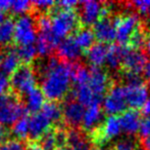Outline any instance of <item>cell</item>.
<instances>
[{
    "label": "cell",
    "mask_w": 150,
    "mask_h": 150,
    "mask_svg": "<svg viewBox=\"0 0 150 150\" xmlns=\"http://www.w3.org/2000/svg\"><path fill=\"white\" fill-rule=\"evenodd\" d=\"M75 68V65L60 62L55 57L44 59L38 65V73L45 98L52 102L64 98L71 88Z\"/></svg>",
    "instance_id": "cell-1"
},
{
    "label": "cell",
    "mask_w": 150,
    "mask_h": 150,
    "mask_svg": "<svg viewBox=\"0 0 150 150\" xmlns=\"http://www.w3.org/2000/svg\"><path fill=\"white\" fill-rule=\"evenodd\" d=\"M50 21L52 34L60 42L77 29L79 25V16L74 9L54 7Z\"/></svg>",
    "instance_id": "cell-2"
},
{
    "label": "cell",
    "mask_w": 150,
    "mask_h": 150,
    "mask_svg": "<svg viewBox=\"0 0 150 150\" xmlns=\"http://www.w3.org/2000/svg\"><path fill=\"white\" fill-rule=\"evenodd\" d=\"M126 85L124 86L125 98L127 105L135 109L142 108L143 105L149 100V90L146 84L141 79L140 75L127 74Z\"/></svg>",
    "instance_id": "cell-3"
},
{
    "label": "cell",
    "mask_w": 150,
    "mask_h": 150,
    "mask_svg": "<svg viewBox=\"0 0 150 150\" xmlns=\"http://www.w3.org/2000/svg\"><path fill=\"white\" fill-rule=\"evenodd\" d=\"M26 108L14 93L0 95V124L13 126L20 118L26 116Z\"/></svg>",
    "instance_id": "cell-4"
},
{
    "label": "cell",
    "mask_w": 150,
    "mask_h": 150,
    "mask_svg": "<svg viewBox=\"0 0 150 150\" xmlns=\"http://www.w3.org/2000/svg\"><path fill=\"white\" fill-rule=\"evenodd\" d=\"M37 84V76L35 69L30 64L20 65L18 69L10 76V88L16 95L26 96L34 90Z\"/></svg>",
    "instance_id": "cell-5"
},
{
    "label": "cell",
    "mask_w": 150,
    "mask_h": 150,
    "mask_svg": "<svg viewBox=\"0 0 150 150\" xmlns=\"http://www.w3.org/2000/svg\"><path fill=\"white\" fill-rule=\"evenodd\" d=\"M37 22L30 14L20 16L14 22L13 40L20 45L34 44L37 40Z\"/></svg>",
    "instance_id": "cell-6"
},
{
    "label": "cell",
    "mask_w": 150,
    "mask_h": 150,
    "mask_svg": "<svg viewBox=\"0 0 150 150\" xmlns=\"http://www.w3.org/2000/svg\"><path fill=\"white\" fill-rule=\"evenodd\" d=\"M115 26V39L120 45L129 43L135 31L140 28L139 17L135 14H124L113 19Z\"/></svg>",
    "instance_id": "cell-7"
},
{
    "label": "cell",
    "mask_w": 150,
    "mask_h": 150,
    "mask_svg": "<svg viewBox=\"0 0 150 150\" xmlns=\"http://www.w3.org/2000/svg\"><path fill=\"white\" fill-rule=\"evenodd\" d=\"M80 17L81 22L86 26L94 25L101 18L108 17L110 8L106 5H103L101 2L95 0H87V1L80 2Z\"/></svg>",
    "instance_id": "cell-8"
},
{
    "label": "cell",
    "mask_w": 150,
    "mask_h": 150,
    "mask_svg": "<svg viewBox=\"0 0 150 150\" xmlns=\"http://www.w3.org/2000/svg\"><path fill=\"white\" fill-rule=\"evenodd\" d=\"M103 110L108 115L122 114L127 110V102L125 98L124 86L115 85L108 90V93L105 95L102 100Z\"/></svg>",
    "instance_id": "cell-9"
},
{
    "label": "cell",
    "mask_w": 150,
    "mask_h": 150,
    "mask_svg": "<svg viewBox=\"0 0 150 150\" xmlns=\"http://www.w3.org/2000/svg\"><path fill=\"white\" fill-rule=\"evenodd\" d=\"M147 64V57L141 50L125 47L122 65L127 74L140 75V73L144 72Z\"/></svg>",
    "instance_id": "cell-10"
},
{
    "label": "cell",
    "mask_w": 150,
    "mask_h": 150,
    "mask_svg": "<svg viewBox=\"0 0 150 150\" xmlns=\"http://www.w3.org/2000/svg\"><path fill=\"white\" fill-rule=\"evenodd\" d=\"M87 83L95 96L96 101L100 103L109 88V77L107 73L101 68L91 67L89 69V79Z\"/></svg>",
    "instance_id": "cell-11"
},
{
    "label": "cell",
    "mask_w": 150,
    "mask_h": 150,
    "mask_svg": "<svg viewBox=\"0 0 150 150\" xmlns=\"http://www.w3.org/2000/svg\"><path fill=\"white\" fill-rule=\"evenodd\" d=\"M122 132V131L119 116L108 115L103 120L100 128H98L97 130L96 135H95V141L100 145L105 144L117 138Z\"/></svg>",
    "instance_id": "cell-12"
},
{
    "label": "cell",
    "mask_w": 150,
    "mask_h": 150,
    "mask_svg": "<svg viewBox=\"0 0 150 150\" xmlns=\"http://www.w3.org/2000/svg\"><path fill=\"white\" fill-rule=\"evenodd\" d=\"M83 50L75 41L74 37H67L62 39L57 45V55L65 63H73L79 60Z\"/></svg>",
    "instance_id": "cell-13"
},
{
    "label": "cell",
    "mask_w": 150,
    "mask_h": 150,
    "mask_svg": "<svg viewBox=\"0 0 150 150\" xmlns=\"http://www.w3.org/2000/svg\"><path fill=\"white\" fill-rule=\"evenodd\" d=\"M93 33L95 38L101 43H108L115 39V26L112 19L108 17L101 18L96 24L93 25Z\"/></svg>",
    "instance_id": "cell-14"
},
{
    "label": "cell",
    "mask_w": 150,
    "mask_h": 150,
    "mask_svg": "<svg viewBox=\"0 0 150 150\" xmlns=\"http://www.w3.org/2000/svg\"><path fill=\"white\" fill-rule=\"evenodd\" d=\"M50 120L40 112L34 113L29 117V137L32 140H39L46 132H48L51 126Z\"/></svg>",
    "instance_id": "cell-15"
},
{
    "label": "cell",
    "mask_w": 150,
    "mask_h": 150,
    "mask_svg": "<svg viewBox=\"0 0 150 150\" xmlns=\"http://www.w3.org/2000/svg\"><path fill=\"white\" fill-rule=\"evenodd\" d=\"M85 108L77 101L71 100L64 104L62 108V117L71 126H78L82 123Z\"/></svg>",
    "instance_id": "cell-16"
},
{
    "label": "cell",
    "mask_w": 150,
    "mask_h": 150,
    "mask_svg": "<svg viewBox=\"0 0 150 150\" xmlns=\"http://www.w3.org/2000/svg\"><path fill=\"white\" fill-rule=\"evenodd\" d=\"M103 120V112L99 104H93L86 107L84 112L82 126L87 132H94L99 128Z\"/></svg>",
    "instance_id": "cell-17"
},
{
    "label": "cell",
    "mask_w": 150,
    "mask_h": 150,
    "mask_svg": "<svg viewBox=\"0 0 150 150\" xmlns=\"http://www.w3.org/2000/svg\"><path fill=\"white\" fill-rule=\"evenodd\" d=\"M120 117L122 131L127 135H135L139 132L141 124V116L138 111L136 110H126L122 112Z\"/></svg>",
    "instance_id": "cell-18"
},
{
    "label": "cell",
    "mask_w": 150,
    "mask_h": 150,
    "mask_svg": "<svg viewBox=\"0 0 150 150\" xmlns=\"http://www.w3.org/2000/svg\"><path fill=\"white\" fill-rule=\"evenodd\" d=\"M107 48H108V46H106L104 43H101V42H97L91 46L86 54L87 61L91 66L95 67V68H101V66L105 64Z\"/></svg>",
    "instance_id": "cell-19"
},
{
    "label": "cell",
    "mask_w": 150,
    "mask_h": 150,
    "mask_svg": "<svg viewBox=\"0 0 150 150\" xmlns=\"http://www.w3.org/2000/svg\"><path fill=\"white\" fill-rule=\"evenodd\" d=\"M20 63L21 60L16 54V50L8 48L2 52L0 57V71L6 75H11L20 67Z\"/></svg>",
    "instance_id": "cell-20"
},
{
    "label": "cell",
    "mask_w": 150,
    "mask_h": 150,
    "mask_svg": "<svg viewBox=\"0 0 150 150\" xmlns=\"http://www.w3.org/2000/svg\"><path fill=\"white\" fill-rule=\"evenodd\" d=\"M45 96L41 88H35L25 96V108L28 112H40L42 107L45 104Z\"/></svg>",
    "instance_id": "cell-21"
},
{
    "label": "cell",
    "mask_w": 150,
    "mask_h": 150,
    "mask_svg": "<svg viewBox=\"0 0 150 150\" xmlns=\"http://www.w3.org/2000/svg\"><path fill=\"white\" fill-rule=\"evenodd\" d=\"M67 143L73 150H91V142L82 133L71 130L67 133Z\"/></svg>",
    "instance_id": "cell-22"
},
{
    "label": "cell",
    "mask_w": 150,
    "mask_h": 150,
    "mask_svg": "<svg viewBox=\"0 0 150 150\" xmlns=\"http://www.w3.org/2000/svg\"><path fill=\"white\" fill-rule=\"evenodd\" d=\"M124 52L125 47L122 45H120V44H111L110 46H108L105 64L107 65L109 69L117 70L122 65Z\"/></svg>",
    "instance_id": "cell-23"
},
{
    "label": "cell",
    "mask_w": 150,
    "mask_h": 150,
    "mask_svg": "<svg viewBox=\"0 0 150 150\" xmlns=\"http://www.w3.org/2000/svg\"><path fill=\"white\" fill-rule=\"evenodd\" d=\"M74 39L77 42V44L80 46L82 50H88L91 46L94 44L95 35L93 33V30L89 28H82L76 32Z\"/></svg>",
    "instance_id": "cell-24"
},
{
    "label": "cell",
    "mask_w": 150,
    "mask_h": 150,
    "mask_svg": "<svg viewBox=\"0 0 150 150\" xmlns=\"http://www.w3.org/2000/svg\"><path fill=\"white\" fill-rule=\"evenodd\" d=\"M14 21L8 18L0 24V45H7L13 40Z\"/></svg>",
    "instance_id": "cell-25"
},
{
    "label": "cell",
    "mask_w": 150,
    "mask_h": 150,
    "mask_svg": "<svg viewBox=\"0 0 150 150\" xmlns=\"http://www.w3.org/2000/svg\"><path fill=\"white\" fill-rule=\"evenodd\" d=\"M41 112L50 120L51 123H56L62 117V109L56 102H47L42 107Z\"/></svg>",
    "instance_id": "cell-26"
},
{
    "label": "cell",
    "mask_w": 150,
    "mask_h": 150,
    "mask_svg": "<svg viewBox=\"0 0 150 150\" xmlns=\"http://www.w3.org/2000/svg\"><path fill=\"white\" fill-rule=\"evenodd\" d=\"M35 46L36 50H37V54L39 56L45 57L48 56L53 50L54 47H57V44L52 39H50V38L39 34L35 42Z\"/></svg>",
    "instance_id": "cell-27"
},
{
    "label": "cell",
    "mask_w": 150,
    "mask_h": 150,
    "mask_svg": "<svg viewBox=\"0 0 150 150\" xmlns=\"http://www.w3.org/2000/svg\"><path fill=\"white\" fill-rule=\"evenodd\" d=\"M13 136L18 140H25L29 137V117L23 116L12 126L11 130Z\"/></svg>",
    "instance_id": "cell-28"
},
{
    "label": "cell",
    "mask_w": 150,
    "mask_h": 150,
    "mask_svg": "<svg viewBox=\"0 0 150 150\" xmlns=\"http://www.w3.org/2000/svg\"><path fill=\"white\" fill-rule=\"evenodd\" d=\"M16 54L22 62L25 64H30L32 61L37 56V50L35 44H29V45H20L16 48Z\"/></svg>",
    "instance_id": "cell-29"
},
{
    "label": "cell",
    "mask_w": 150,
    "mask_h": 150,
    "mask_svg": "<svg viewBox=\"0 0 150 150\" xmlns=\"http://www.w3.org/2000/svg\"><path fill=\"white\" fill-rule=\"evenodd\" d=\"M38 144L43 150H55L57 148V143L55 138V131H48L39 139Z\"/></svg>",
    "instance_id": "cell-30"
},
{
    "label": "cell",
    "mask_w": 150,
    "mask_h": 150,
    "mask_svg": "<svg viewBox=\"0 0 150 150\" xmlns=\"http://www.w3.org/2000/svg\"><path fill=\"white\" fill-rule=\"evenodd\" d=\"M32 1L28 0H16V1H11L10 3V8L11 12L13 14H18V17L23 14H27L32 9Z\"/></svg>",
    "instance_id": "cell-31"
},
{
    "label": "cell",
    "mask_w": 150,
    "mask_h": 150,
    "mask_svg": "<svg viewBox=\"0 0 150 150\" xmlns=\"http://www.w3.org/2000/svg\"><path fill=\"white\" fill-rule=\"evenodd\" d=\"M145 39H146V34L144 33V31L141 29V27L138 30L135 31L134 34L131 36L129 43L131 44L132 48L135 50H140L142 46L145 45Z\"/></svg>",
    "instance_id": "cell-32"
},
{
    "label": "cell",
    "mask_w": 150,
    "mask_h": 150,
    "mask_svg": "<svg viewBox=\"0 0 150 150\" xmlns=\"http://www.w3.org/2000/svg\"><path fill=\"white\" fill-rule=\"evenodd\" d=\"M0 150H26V145L18 139H8L0 145Z\"/></svg>",
    "instance_id": "cell-33"
},
{
    "label": "cell",
    "mask_w": 150,
    "mask_h": 150,
    "mask_svg": "<svg viewBox=\"0 0 150 150\" xmlns=\"http://www.w3.org/2000/svg\"><path fill=\"white\" fill-rule=\"evenodd\" d=\"M137 10L145 17H150V0H137L133 2Z\"/></svg>",
    "instance_id": "cell-34"
},
{
    "label": "cell",
    "mask_w": 150,
    "mask_h": 150,
    "mask_svg": "<svg viewBox=\"0 0 150 150\" xmlns=\"http://www.w3.org/2000/svg\"><path fill=\"white\" fill-rule=\"evenodd\" d=\"M112 150H137V149H136V144L132 140L124 139V140L119 141L113 146Z\"/></svg>",
    "instance_id": "cell-35"
},
{
    "label": "cell",
    "mask_w": 150,
    "mask_h": 150,
    "mask_svg": "<svg viewBox=\"0 0 150 150\" xmlns=\"http://www.w3.org/2000/svg\"><path fill=\"white\" fill-rule=\"evenodd\" d=\"M139 133H140L141 136L144 137V139L150 137V116H145L141 120Z\"/></svg>",
    "instance_id": "cell-36"
},
{
    "label": "cell",
    "mask_w": 150,
    "mask_h": 150,
    "mask_svg": "<svg viewBox=\"0 0 150 150\" xmlns=\"http://www.w3.org/2000/svg\"><path fill=\"white\" fill-rule=\"evenodd\" d=\"M10 88V78L0 71V95L6 94Z\"/></svg>",
    "instance_id": "cell-37"
},
{
    "label": "cell",
    "mask_w": 150,
    "mask_h": 150,
    "mask_svg": "<svg viewBox=\"0 0 150 150\" xmlns=\"http://www.w3.org/2000/svg\"><path fill=\"white\" fill-rule=\"evenodd\" d=\"M32 4H33V6H35L36 8H38L40 10H47L49 8H51L55 4V2L49 1V0H39V1H33Z\"/></svg>",
    "instance_id": "cell-38"
},
{
    "label": "cell",
    "mask_w": 150,
    "mask_h": 150,
    "mask_svg": "<svg viewBox=\"0 0 150 150\" xmlns=\"http://www.w3.org/2000/svg\"><path fill=\"white\" fill-rule=\"evenodd\" d=\"M78 4L80 3L75 0H63V1L58 2L57 5L59 8H63V9H74V7L77 6Z\"/></svg>",
    "instance_id": "cell-39"
},
{
    "label": "cell",
    "mask_w": 150,
    "mask_h": 150,
    "mask_svg": "<svg viewBox=\"0 0 150 150\" xmlns=\"http://www.w3.org/2000/svg\"><path fill=\"white\" fill-rule=\"evenodd\" d=\"M8 135H9V132H8L7 128L0 124V145L5 142L6 140H8Z\"/></svg>",
    "instance_id": "cell-40"
},
{
    "label": "cell",
    "mask_w": 150,
    "mask_h": 150,
    "mask_svg": "<svg viewBox=\"0 0 150 150\" xmlns=\"http://www.w3.org/2000/svg\"><path fill=\"white\" fill-rule=\"evenodd\" d=\"M10 3H11V1H7V0H0V11L5 12L7 9H9Z\"/></svg>",
    "instance_id": "cell-41"
},
{
    "label": "cell",
    "mask_w": 150,
    "mask_h": 150,
    "mask_svg": "<svg viewBox=\"0 0 150 150\" xmlns=\"http://www.w3.org/2000/svg\"><path fill=\"white\" fill-rule=\"evenodd\" d=\"M26 150H43V149L41 148V146L38 143L32 142L28 146H26Z\"/></svg>",
    "instance_id": "cell-42"
},
{
    "label": "cell",
    "mask_w": 150,
    "mask_h": 150,
    "mask_svg": "<svg viewBox=\"0 0 150 150\" xmlns=\"http://www.w3.org/2000/svg\"><path fill=\"white\" fill-rule=\"evenodd\" d=\"M144 73H145V78H146V80H147V84H148V86L150 88V63H148V64L146 65Z\"/></svg>",
    "instance_id": "cell-43"
},
{
    "label": "cell",
    "mask_w": 150,
    "mask_h": 150,
    "mask_svg": "<svg viewBox=\"0 0 150 150\" xmlns=\"http://www.w3.org/2000/svg\"><path fill=\"white\" fill-rule=\"evenodd\" d=\"M145 47H146V50L150 54V30L149 32L146 34V39H145Z\"/></svg>",
    "instance_id": "cell-44"
},
{
    "label": "cell",
    "mask_w": 150,
    "mask_h": 150,
    "mask_svg": "<svg viewBox=\"0 0 150 150\" xmlns=\"http://www.w3.org/2000/svg\"><path fill=\"white\" fill-rule=\"evenodd\" d=\"M143 149L150 150V137L145 138L144 140H143Z\"/></svg>",
    "instance_id": "cell-45"
},
{
    "label": "cell",
    "mask_w": 150,
    "mask_h": 150,
    "mask_svg": "<svg viewBox=\"0 0 150 150\" xmlns=\"http://www.w3.org/2000/svg\"><path fill=\"white\" fill-rule=\"evenodd\" d=\"M6 20V17H5V12L3 11H0V24L4 22Z\"/></svg>",
    "instance_id": "cell-46"
},
{
    "label": "cell",
    "mask_w": 150,
    "mask_h": 150,
    "mask_svg": "<svg viewBox=\"0 0 150 150\" xmlns=\"http://www.w3.org/2000/svg\"><path fill=\"white\" fill-rule=\"evenodd\" d=\"M57 150H73V149H71L69 146H67V145H65V146H62V147H60V148H58Z\"/></svg>",
    "instance_id": "cell-47"
},
{
    "label": "cell",
    "mask_w": 150,
    "mask_h": 150,
    "mask_svg": "<svg viewBox=\"0 0 150 150\" xmlns=\"http://www.w3.org/2000/svg\"><path fill=\"white\" fill-rule=\"evenodd\" d=\"M1 55H2V52H1V50H0V57H1Z\"/></svg>",
    "instance_id": "cell-48"
}]
</instances>
